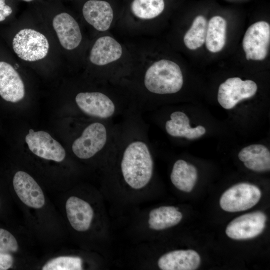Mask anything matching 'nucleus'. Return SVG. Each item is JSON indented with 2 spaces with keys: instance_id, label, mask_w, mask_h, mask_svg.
<instances>
[{
  "instance_id": "1",
  "label": "nucleus",
  "mask_w": 270,
  "mask_h": 270,
  "mask_svg": "<svg viewBox=\"0 0 270 270\" xmlns=\"http://www.w3.org/2000/svg\"><path fill=\"white\" fill-rule=\"evenodd\" d=\"M110 120L92 122L73 142L74 154L80 159H89L104 150H111L116 136V126Z\"/></svg>"
},
{
  "instance_id": "22",
  "label": "nucleus",
  "mask_w": 270,
  "mask_h": 270,
  "mask_svg": "<svg viewBox=\"0 0 270 270\" xmlns=\"http://www.w3.org/2000/svg\"><path fill=\"white\" fill-rule=\"evenodd\" d=\"M208 23L202 16H196L189 30L184 37L186 46L190 50H194L202 46L205 42Z\"/></svg>"
},
{
  "instance_id": "3",
  "label": "nucleus",
  "mask_w": 270,
  "mask_h": 270,
  "mask_svg": "<svg viewBox=\"0 0 270 270\" xmlns=\"http://www.w3.org/2000/svg\"><path fill=\"white\" fill-rule=\"evenodd\" d=\"M75 102L82 112L98 120H110L119 115L127 116L139 112L120 104L100 92H79L75 97Z\"/></svg>"
},
{
  "instance_id": "27",
  "label": "nucleus",
  "mask_w": 270,
  "mask_h": 270,
  "mask_svg": "<svg viewBox=\"0 0 270 270\" xmlns=\"http://www.w3.org/2000/svg\"><path fill=\"white\" fill-rule=\"evenodd\" d=\"M12 12V8L6 4L5 0H0V22L4 20Z\"/></svg>"
},
{
  "instance_id": "17",
  "label": "nucleus",
  "mask_w": 270,
  "mask_h": 270,
  "mask_svg": "<svg viewBox=\"0 0 270 270\" xmlns=\"http://www.w3.org/2000/svg\"><path fill=\"white\" fill-rule=\"evenodd\" d=\"M166 132L174 137H184L188 139L200 138L206 132L205 128L198 126L192 128L188 116L182 111H174L170 115V119L165 124Z\"/></svg>"
},
{
  "instance_id": "20",
  "label": "nucleus",
  "mask_w": 270,
  "mask_h": 270,
  "mask_svg": "<svg viewBox=\"0 0 270 270\" xmlns=\"http://www.w3.org/2000/svg\"><path fill=\"white\" fill-rule=\"evenodd\" d=\"M182 218L178 208L162 206L152 210L149 213L148 226L154 230H162L178 224Z\"/></svg>"
},
{
  "instance_id": "4",
  "label": "nucleus",
  "mask_w": 270,
  "mask_h": 270,
  "mask_svg": "<svg viewBox=\"0 0 270 270\" xmlns=\"http://www.w3.org/2000/svg\"><path fill=\"white\" fill-rule=\"evenodd\" d=\"M49 42L41 32L32 28L20 30L12 40L14 52L21 59L34 62L45 58L49 50Z\"/></svg>"
},
{
  "instance_id": "12",
  "label": "nucleus",
  "mask_w": 270,
  "mask_h": 270,
  "mask_svg": "<svg viewBox=\"0 0 270 270\" xmlns=\"http://www.w3.org/2000/svg\"><path fill=\"white\" fill-rule=\"evenodd\" d=\"M25 94L24 86L20 74L10 64L0 62V96L6 101L16 102Z\"/></svg>"
},
{
  "instance_id": "24",
  "label": "nucleus",
  "mask_w": 270,
  "mask_h": 270,
  "mask_svg": "<svg viewBox=\"0 0 270 270\" xmlns=\"http://www.w3.org/2000/svg\"><path fill=\"white\" fill-rule=\"evenodd\" d=\"M82 260L77 256H62L48 261L42 268V270H80L82 269Z\"/></svg>"
},
{
  "instance_id": "8",
  "label": "nucleus",
  "mask_w": 270,
  "mask_h": 270,
  "mask_svg": "<svg viewBox=\"0 0 270 270\" xmlns=\"http://www.w3.org/2000/svg\"><path fill=\"white\" fill-rule=\"evenodd\" d=\"M266 215L254 212L240 216L228 224L226 233L230 238L242 240L254 238L260 234L265 228Z\"/></svg>"
},
{
  "instance_id": "19",
  "label": "nucleus",
  "mask_w": 270,
  "mask_h": 270,
  "mask_svg": "<svg viewBox=\"0 0 270 270\" xmlns=\"http://www.w3.org/2000/svg\"><path fill=\"white\" fill-rule=\"evenodd\" d=\"M197 176L194 166L183 160H178L173 166L170 177L172 182L178 189L189 192L194 186Z\"/></svg>"
},
{
  "instance_id": "10",
  "label": "nucleus",
  "mask_w": 270,
  "mask_h": 270,
  "mask_svg": "<svg viewBox=\"0 0 270 270\" xmlns=\"http://www.w3.org/2000/svg\"><path fill=\"white\" fill-rule=\"evenodd\" d=\"M13 186L19 198L27 206L38 209L44 206L45 198L41 188L28 173L17 172L13 178Z\"/></svg>"
},
{
  "instance_id": "14",
  "label": "nucleus",
  "mask_w": 270,
  "mask_h": 270,
  "mask_svg": "<svg viewBox=\"0 0 270 270\" xmlns=\"http://www.w3.org/2000/svg\"><path fill=\"white\" fill-rule=\"evenodd\" d=\"M66 210L68 220L75 230L85 232L89 229L94 216V210L88 202L72 196L66 200Z\"/></svg>"
},
{
  "instance_id": "25",
  "label": "nucleus",
  "mask_w": 270,
  "mask_h": 270,
  "mask_svg": "<svg viewBox=\"0 0 270 270\" xmlns=\"http://www.w3.org/2000/svg\"><path fill=\"white\" fill-rule=\"evenodd\" d=\"M18 246L15 237L8 231L0 228V251L15 252Z\"/></svg>"
},
{
  "instance_id": "6",
  "label": "nucleus",
  "mask_w": 270,
  "mask_h": 270,
  "mask_svg": "<svg viewBox=\"0 0 270 270\" xmlns=\"http://www.w3.org/2000/svg\"><path fill=\"white\" fill-rule=\"evenodd\" d=\"M270 43V24L259 21L252 24L247 29L242 40L246 60H264L268 55Z\"/></svg>"
},
{
  "instance_id": "26",
  "label": "nucleus",
  "mask_w": 270,
  "mask_h": 270,
  "mask_svg": "<svg viewBox=\"0 0 270 270\" xmlns=\"http://www.w3.org/2000/svg\"><path fill=\"white\" fill-rule=\"evenodd\" d=\"M14 263V258L10 252L0 251V270H8Z\"/></svg>"
},
{
  "instance_id": "16",
  "label": "nucleus",
  "mask_w": 270,
  "mask_h": 270,
  "mask_svg": "<svg viewBox=\"0 0 270 270\" xmlns=\"http://www.w3.org/2000/svg\"><path fill=\"white\" fill-rule=\"evenodd\" d=\"M122 53V47L118 42L112 37L104 36L95 42L89 58L94 64L104 66L118 60Z\"/></svg>"
},
{
  "instance_id": "9",
  "label": "nucleus",
  "mask_w": 270,
  "mask_h": 270,
  "mask_svg": "<svg viewBox=\"0 0 270 270\" xmlns=\"http://www.w3.org/2000/svg\"><path fill=\"white\" fill-rule=\"evenodd\" d=\"M30 150L36 156L56 162L62 161L66 151L62 145L48 132L29 130L25 138Z\"/></svg>"
},
{
  "instance_id": "15",
  "label": "nucleus",
  "mask_w": 270,
  "mask_h": 270,
  "mask_svg": "<svg viewBox=\"0 0 270 270\" xmlns=\"http://www.w3.org/2000/svg\"><path fill=\"white\" fill-rule=\"evenodd\" d=\"M200 258L192 250H176L162 255L158 260L162 270H195L199 266Z\"/></svg>"
},
{
  "instance_id": "28",
  "label": "nucleus",
  "mask_w": 270,
  "mask_h": 270,
  "mask_svg": "<svg viewBox=\"0 0 270 270\" xmlns=\"http://www.w3.org/2000/svg\"><path fill=\"white\" fill-rule=\"evenodd\" d=\"M24 2H32V0H22Z\"/></svg>"
},
{
  "instance_id": "7",
  "label": "nucleus",
  "mask_w": 270,
  "mask_h": 270,
  "mask_svg": "<svg viewBox=\"0 0 270 270\" xmlns=\"http://www.w3.org/2000/svg\"><path fill=\"white\" fill-rule=\"evenodd\" d=\"M257 88L256 83L252 80L230 78L220 85L218 100L223 108L231 109L241 100L253 96Z\"/></svg>"
},
{
  "instance_id": "18",
  "label": "nucleus",
  "mask_w": 270,
  "mask_h": 270,
  "mask_svg": "<svg viewBox=\"0 0 270 270\" xmlns=\"http://www.w3.org/2000/svg\"><path fill=\"white\" fill-rule=\"evenodd\" d=\"M238 157L246 168L254 171L270 170V152L263 145L255 144L246 146L239 152Z\"/></svg>"
},
{
  "instance_id": "5",
  "label": "nucleus",
  "mask_w": 270,
  "mask_h": 270,
  "mask_svg": "<svg viewBox=\"0 0 270 270\" xmlns=\"http://www.w3.org/2000/svg\"><path fill=\"white\" fill-rule=\"evenodd\" d=\"M261 192L256 186L248 183H240L232 186L222 195L220 204L228 212L246 210L260 200Z\"/></svg>"
},
{
  "instance_id": "21",
  "label": "nucleus",
  "mask_w": 270,
  "mask_h": 270,
  "mask_svg": "<svg viewBox=\"0 0 270 270\" xmlns=\"http://www.w3.org/2000/svg\"><path fill=\"white\" fill-rule=\"evenodd\" d=\"M226 22L222 17L216 16L210 20L205 40L210 52H217L223 48L226 43Z\"/></svg>"
},
{
  "instance_id": "23",
  "label": "nucleus",
  "mask_w": 270,
  "mask_h": 270,
  "mask_svg": "<svg viewBox=\"0 0 270 270\" xmlns=\"http://www.w3.org/2000/svg\"><path fill=\"white\" fill-rule=\"evenodd\" d=\"M164 0H133L130 10L136 17L142 20L154 18L164 10Z\"/></svg>"
},
{
  "instance_id": "2",
  "label": "nucleus",
  "mask_w": 270,
  "mask_h": 270,
  "mask_svg": "<svg viewBox=\"0 0 270 270\" xmlns=\"http://www.w3.org/2000/svg\"><path fill=\"white\" fill-rule=\"evenodd\" d=\"M143 82L146 89L150 93L168 94L180 91L184 79L177 64L163 59L153 63L146 70Z\"/></svg>"
},
{
  "instance_id": "13",
  "label": "nucleus",
  "mask_w": 270,
  "mask_h": 270,
  "mask_svg": "<svg viewBox=\"0 0 270 270\" xmlns=\"http://www.w3.org/2000/svg\"><path fill=\"white\" fill-rule=\"evenodd\" d=\"M82 12L85 20L96 30H108L114 18L110 4L104 0H88L83 5Z\"/></svg>"
},
{
  "instance_id": "11",
  "label": "nucleus",
  "mask_w": 270,
  "mask_h": 270,
  "mask_svg": "<svg viewBox=\"0 0 270 270\" xmlns=\"http://www.w3.org/2000/svg\"><path fill=\"white\" fill-rule=\"evenodd\" d=\"M52 26L61 46L66 50H72L80 44L82 35L76 20L67 12L56 15Z\"/></svg>"
}]
</instances>
